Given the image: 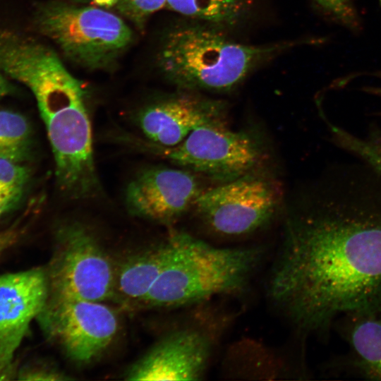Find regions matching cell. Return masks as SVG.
Instances as JSON below:
<instances>
[{"label": "cell", "mask_w": 381, "mask_h": 381, "mask_svg": "<svg viewBox=\"0 0 381 381\" xmlns=\"http://www.w3.org/2000/svg\"><path fill=\"white\" fill-rule=\"evenodd\" d=\"M286 226L267 284L271 302L305 335L381 303V175L336 165Z\"/></svg>", "instance_id": "6da1fadb"}, {"label": "cell", "mask_w": 381, "mask_h": 381, "mask_svg": "<svg viewBox=\"0 0 381 381\" xmlns=\"http://www.w3.org/2000/svg\"><path fill=\"white\" fill-rule=\"evenodd\" d=\"M29 89L47 130L60 190L71 200L93 198L100 188L81 83L58 59Z\"/></svg>", "instance_id": "7a4b0ae2"}, {"label": "cell", "mask_w": 381, "mask_h": 381, "mask_svg": "<svg viewBox=\"0 0 381 381\" xmlns=\"http://www.w3.org/2000/svg\"><path fill=\"white\" fill-rule=\"evenodd\" d=\"M168 239L169 259L143 307H179L239 294L264 253L257 247H217L183 232Z\"/></svg>", "instance_id": "3957f363"}, {"label": "cell", "mask_w": 381, "mask_h": 381, "mask_svg": "<svg viewBox=\"0 0 381 381\" xmlns=\"http://www.w3.org/2000/svg\"><path fill=\"white\" fill-rule=\"evenodd\" d=\"M278 47L234 42L214 25H189L171 32L161 53L166 75L188 90L226 92Z\"/></svg>", "instance_id": "277c9868"}, {"label": "cell", "mask_w": 381, "mask_h": 381, "mask_svg": "<svg viewBox=\"0 0 381 381\" xmlns=\"http://www.w3.org/2000/svg\"><path fill=\"white\" fill-rule=\"evenodd\" d=\"M35 20L40 30L67 57L92 68L114 59L132 37L119 16L95 7L49 4L37 10Z\"/></svg>", "instance_id": "5b68a950"}, {"label": "cell", "mask_w": 381, "mask_h": 381, "mask_svg": "<svg viewBox=\"0 0 381 381\" xmlns=\"http://www.w3.org/2000/svg\"><path fill=\"white\" fill-rule=\"evenodd\" d=\"M273 179L256 169L202 190L193 207L204 226L222 237H240L267 226L281 202Z\"/></svg>", "instance_id": "8992f818"}, {"label": "cell", "mask_w": 381, "mask_h": 381, "mask_svg": "<svg viewBox=\"0 0 381 381\" xmlns=\"http://www.w3.org/2000/svg\"><path fill=\"white\" fill-rule=\"evenodd\" d=\"M114 271L109 257L87 227L77 222H65L58 228L54 255L46 270L48 296L111 300Z\"/></svg>", "instance_id": "52a82bcc"}, {"label": "cell", "mask_w": 381, "mask_h": 381, "mask_svg": "<svg viewBox=\"0 0 381 381\" xmlns=\"http://www.w3.org/2000/svg\"><path fill=\"white\" fill-rule=\"evenodd\" d=\"M145 146V149L176 166L219 183L255 170L262 157L256 138L246 131L231 130L224 120L198 126L173 147H162L150 142Z\"/></svg>", "instance_id": "ba28073f"}, {"label": "cell", "mask_w": 381, "mask_h": 381, "mask_svg": "<svg viewBox=\"0 0 381 381\" xmlns=\"http://www.w3.org/2000/svg\"><path fill=\"white\" fill-rule=\"evenodd\" d=\"M37 319L47 338L80 364L99 357L119 329L112 308L103 302L82 299L48 296Z\"/></svg>", "instance_id": "9c48e42d"}, {"label": "cell", "mask_w": 381, "mask_h": 381, "mask_svg": "<svg viewBox=\"0 0 381 381\" xmlns=\"http://www.w3.org/2000/svg\"><path fill=\"white\" fill-rule=\"evenodd\" d=\"M212 330L200 325L170 332L131 365L126 380H200L207 370L215 345Z\"/></svg>", "instance_id": "30bf717a"}, {"label": "cell", "mask_w": 381, "mask_h": 381, "mask_svg": "<svg viewBox=\"0 0 381 381\" xmlns=\"http://www.w3.org/2000/svg\"><path fill=\"white\" fill-rule=\"evenodd\" d=\"M202 190L195 174L190 170L152 167L138 173L128 183L125 202L132 215L168 224L193 207Z\"/></svg>", "instance_id": "8fae6325"}, {"label": "cell", "mask_w": 381, "mask_h": 381, "mask_svg": "<svg viewBox=\"0 0 381 381\" xmlns=\"http://www.w3.org/2000/svg\"><path fill=\"white\" fill-rule=\"evenodd\" d=\"M49 293L46 270L33 268L0 275V359L13 360Z\"/></svg>", "instance_id": "7c38bea8"}, {"label": "cell", "mask_w": 381, "mask_h": 381, "mask_svg": "<svg viewBox=\"0 0 381 381\" xmlns=\"http://www.w3.org/2000/svg\"><path fill=\"white\" fill-rule=\"evenodd\" d=\"M225 111L222 101L185 94L147 107L138 114V123L148 142L173 147L198 126L224 120Z\"/></svg>", "instance_id": "4fadbf2b"}, {"label": "cell", "mask_w": 381, "mask_h": 381, "mask_svg": "<svg viewBox=\"0 0 381 381\" xmlns=\"http://www.w3.org/2000/svg\"><path fill=\"white\" fill-rule=\"evenodd\" d=\"M334 326L347 344L335 362L337 371L381 381V303L349 311Z\"/></svg>", "instance_id": "5bb4252c"}, {"label": "cell", "mask_w": 381, "mask_h": 381, "mask_svg": "<svg viewBox=\"0 0 381 381\" xmlns=\"http://www.w3.org/2000/svg\"><path fill=\"white\" fill-rule=\"evenodd\" d=\"M170 254L167 240L133 254L115 266L111 300L124 308L142 307L162 273Z\"/></svg>", "instance_id": "9a60e30c"}, {"label": "cell", "mask_w": 381, "mask_h": 381, "mask_svg": "<svg viewBox=\"0 0 381 381\" xmlns=\"http://www.w3.org/2000/svg\"><path fill=\"white\" fill-rule=\"evenodd\" d=\"M167 4L177 13L217 27L237 21L246 0H167Z\"/></svg>", "instance_id": "2e32d148"}, {"label": "cell", "mask_w": 381, "mask_h": 381, "mask_svg": "<svg viewBox=\"0 0 381 381\" xmlns=\"http://www.w3.org/2000/svg\"><path fill=\"white\" fill-rule=\"evenodd\" d=\"M30 127L21 114L0 111V158L21 162L30 147Z\"/></svg>", "instance_id": "e0dca14e"}, {"label": "cell", "mask_w": 381, "mask_h": 381, "mask_svg": "<svg viewBox=\"0 0 381 381\" xmlns=\"http://www.w3.org/2000/svg\"><path fill=\"white\" fill-rule=\"evenodd\" d=\"M325 121L336 145L358 157L381 175V133L374 131L362 139Z\"/></svg>", "instance_id": "ac0fdd59"}, {"label": "cell", "mask_w": 381, "mask_h": 381, "mask_svg": "<svg viewBox=\"0 0 381 381\" xmlns=\"http://www.w3.org/2000/svg\"><path fill=\"white\" fill-rule=\"evenodd\" d=\"M28 171L20 162L0 158V202L11 208L21 198Z\"/></svg>", "instance_id": "d6986e66"}, {"label": "cell", "mask_w": 381, "mask_h": 381, "mask_svg": "<svg viewBox=\"0 0 381 381\" xmlns=\"http://www.w3.org/2000/svg\"><path fill=\"white\" fill-rule=\"evenodd\" d=\"M337 23L351 30L360 25L358 13L352 0H313Z\"/></svg>", "instance_id": "ffe728a7"}, {"label": "cell", "mask_w": 381, "mask_h": 381, "mask_svg": "<svg viewBox=\"0 0 381 381\" xmlns=\"http://www.w3.org/2000/svg\"><path fill=\"white\" fill-rule=\"evenodd\" d=\"M119 11L136 23L143 21L150 14L162 8L167 0H118Z\"/></svg>", "instance_id": "44dd1931"}, {"label": "cell", "mask_w": 381, "mask_h": 381, "mask_svg": "<svg viewBox=\"0 0 381 381\" xmlns=\"http://www.w3.org/2000/svg\"><path fill=\"white\" fill-rule=\"evenodd\" d=\"M20 380H69L58 370L45 364H29L18 370Z\"/></svg>", "instance_id": "7402d4cb"}, {"label": "cell", "mask_w": 381, "mask_h": 381, "mask_svg": "<svg viewBox=\"0 0 381 381\" xmlns=\"http://www.w3.org/2000/svg\"><path fill=\"white\" fill-rule=\"evenodd\" d=\"M17 365L13 360L0 359V381L11 380L17 377Z\"/></svg>", "instance_id": "603a6c76"}, {"label": "cell", "mask_w": 381, "mask_h": 381, "mask_svg": "<svg viewBox=\"0 0 381 381\" xmlns=\"http://www.w3.org/2000/svg\"><path fill=\"white\" fill-rule=\"evenodd\" d=\"M17 238V233L14 230H8L0 233V258L3 253Z\"/></svg>", "instance_id": "cb8c5ba5"}, {"label": "cell", "mask_w": 381, "mask_h": 381, "mask_svg": "<svg viewBox=\"0 0 381 381\" xmlns=\"http://www.w3.org/2000/svg\"><path fill=\"white\" fill-rule=\"evenodd\" d=\"M11 91V86L4 77V74L0 71V99L6 96Z\"/></svg>", "instance_id": "d4e9b609"}, {"label": "cell", "mask_w": 381, "mask_h": 381, "mask_svg": "<svg viewBox=\"0 0 381 381\" xmlns=\"http://www.w3.org/2000/svg\"><path fill=\"white\" fill-rule=\"evenodd\" d=\"M381 76V74H380ZM363 90H365L367 92H370L371 94H374L375 95H377L379 97H381V87H368L363 88Z\"/></svg>", "instance_id": "484cf974"}, {"label": "cell", "mask_w": 381, "mask_h": 381, "mask_svg": "<svg viewBox=\"0 0 381 381\" xmlns=\"http://www.w3.org/2000/svg\"><path fill=\"white\" fill-rule=\"evenodd\" d=\"M94 1L101 6H109L116 3L118 0H94Z\"/></svg>", "instance_id": "4316f807"}, {"label": "cell", "mask_w": 381, "mask_h": 381, "mask_svg": "<svg viewBox=\"0 0 381 381\" xmlns=\"http://www.w3.org/2000/svg\"><path fill=\"white\" fill-rule=\"evenodd\" d=\"M9 210L10 208L8 206L0 202V217Z\"/></svg>", "instance_id": "83f0119b"}]
</instances>
